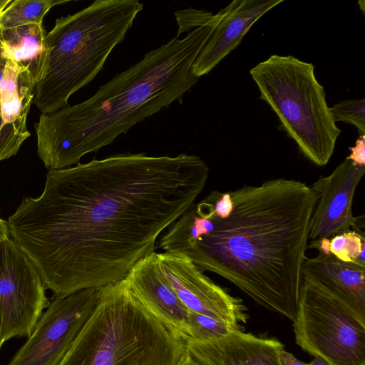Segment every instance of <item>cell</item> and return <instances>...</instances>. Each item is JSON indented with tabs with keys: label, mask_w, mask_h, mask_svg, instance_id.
<instances>
[{
	"label": "cell",
	"mask_w": 365,
	"mask_h": 365,
	"mask_svg": "<svg viewBox=\"0 0 365 365\" xmlns=\"http://www.w3.org/2000/svg\"><path fill=\"white\" fill-rule=\"evenodd\" d=\"M195 155L115 154L48 170L38 197L9 217L10 236L56 297L125 278L202 192Z\"/></svg>",
	"instance_id": "1"
},
{
	"label": "cell",
	"mask_w": 365,
	"mask_h": 365,
	"mask_svg": "<svg viewBox=\"0 0 365 365\" xmlns=\"http://www.w3.org/2000/svg\"><path fill=\"white\" fill-rule=\"evenodd\" d=\"M230 193V214L219 217L213 212L212 231L179 253L293 322L317 196L305 183L284 178Z\"/></svg>",
	"instance_id": "2"
},
{
	"label": "cell",
	"mask_w": 365,
	"mask_h": 365,
	"mask_svg": "<svg viewBox=\"0 0 365 365\" xmlns=\"http://www.w3.org/2000/svg\"><path fill=\"white\" fill-rule=\"evenodd\" d=\"M217 12L183 38L176 36L116 74L88 100L41 114L37 153L48 170L78 163L146 118L180 100L198 81L192 65L221 19Z\"/></svg>",
	"instance_id": "3"
},
{
	"label": "cell",
	"mask_w": 365,
	"mask_h": 365,
	"mask_svg": "<svg viewBox=\"0 0 365 365\" xmlns=\"http://www.w3.org/2000/svg\"><path fill=\"white\" fill-rule=\"evenodd\" d=\"M143 8L138 0H96L56 19L46 34V55L33 100L42 114L66 107L69 98L96 76Z\"/></svg>",
	"instance_id": "4"
},
{
	"label": "cell",
	"mask_w": 365,
	"mask_h": 365,
	"mask_svg": "<svg viewBox=\"0 0 365 365\" xmlns=\"http://www.w3.org/2000/svg\"><path fill=\"white\" fill-rule=\"evenodd\" d=\"M185 342L145 309L124 279L98 301L59 365H178Z\"/></svg>",
	"instance_id": "5"
},
{
	"label": "cell",
	"mask_w": 365,
	"mask_h": 365,
	"mask_svg": "<svg viewBox=\"0 0 365 365\" xmlns=\"http://www.w3.org/2000/svg\"><path fill=\"white\" fill-rule=\"evenodd\" d=\"M260 98L276 113L281 126L314 164H327L341 130L326 101L314 66L292 56L272 55L251 68Z\"/></svg>",
	"instance_id": "6"
},
{
	"label": "cell",
	"mask_w": 365,
	"mask_h": 365,
	"mask_svg": "<svg viewBox=\"0 0 365 365\" xmlns=\"http://www.w3.org/2000/svg\"><path fill=\"white\" fill-rule=\"evenodd\" d=\"M295 341L331 365H365V320L322 286L302 278Z\"/></svg>",
	"instance_id": "7"
},
{
	"label": "cell",
	"mask_w": 365,
	"mask_h": 365,
	"mask_svg": "<svg viewBox=\"0 0 365 365\" xmlns=\"http://www.w3.org/2000/svg\"><path fill=\"white\" fill-rule=\"evenodd\" d=\"M46 287L29 257L9 237L0 243V327L4 342L29 336L48 305Z\"/></svg>",
	"instance_id": "8"
},
{
	"label": "cell",
	"mask_w": 365,
	"mask_h": 365,
	"mask_svg": "<svg viewBox=\"0 0 365 365\" xmlns=\"http://www.w3.org/2000/svg\"><path fill=\"white\" fill-rule=\"evenodd\" d=\"M100 288L56 297L9 365H59L93 312Z\"/></svg>",
	"instance_id": "9"
},
{
	"label": "cell",
	"mask_w": 365,
	"mask_h": 365,
	"mask_svg": "<svg viewBox=\"0 0 365 365\" xmlns=\"http://www.w3.org/2000/svg\"><path fill=\"white\" fill-rule=\"evenodd\" d=\"M158 257L163 272L188 311L241 329L240 324L248 319L241 299L213 282L188 257L169 252Z\"/></svg>",
	"instance_id": "10"
},
{
	"label": "cell",
	"mask_w": 365,
	"mask_h": 365,
	"mask_svg": "<svg viewBox=\"0 0 365 365\" xmlns=\"http://www.w3.org/2000/svg\"><path fill=\"white\" fill-rule=\"evenodd\" d=\"M365 165L345 159L333 172L319 178L310 187L317 196L309 223V239L331 238L352 230L357 217L352 202Z\"/></svg>",
	"instance_id": "11"
},
{
	"label": "cell",
	"mask_w": 365,
	"mask_h": 365,
	"mask_svg": "<svg viewBox=\"0 0 365 365\" xmlns=\"http://www.w3.org/2000/svg\"><path fill=\"white\" fill-rule=\"evenodd\" d=\"M138 302L183 341L188 336L189 311L178 298L154 252L139 260L124 279Z\"/></svg>",
	"instance_id": "12"
},
{
	"label": "cell",
	"mask_w": 365,
	"mask_h": 365,
	"mask_svg": "<svg viewBox=\"0 0 365 365\" xmlns=\"http://www.w3.org/2000/svg\"><path fill=\"white\" fill-rule=\"evenodd\" d=\"M36 85L14 63L0 58V161L15 155L30 136L26 120Z\"/></svg>",
	"instance_id": "13"
},
{
	"label": "cell",
	"mask_w": 365,
	"mask_h": 365,
	"mask_svg": "<svg viewBox=\"0 0 365 365\" xmlns=\"http://www.w3.org/2000/svg\"><path fill=\"white\" fill-rule=\"evenodd\" d=\"M185 351L198 365H282L284 345L277 339L235 329L209 341H184Z\"/></svg>",
	"instance_id": "14"
},
{
	"label": "cell",
	"mask_w": 365,
	"mask_h": 365,
	"mask_svg": "<svg viewBox=\"0 0 365 365\" xmlns=\"http://www.w3.org/2000/svg\"><path fill=\"white\" fill-rule=\"evenodd\" d=\"M283 0H234L220 10L222 17L192 65L200 78L208 73L242 41L252 25Z\"/></svg>",
	"instance_id": "15"
},
{
	"label": "cell",
	"mask_w": 365,
	"mask_h": 365,
	"mask_svg": "<svg viewBox=\"0 0 365 365\" xmlns=\"http://www.w3.org/2000/svg\"><path fill=\"white\" fill-rule=\"evenodd\" d=\"M302 278L317 283L365 320V266L343 262L330 253L305 257Z\"/></svg>",
	"instance_id": "16"
},
{
	"label": "cell",
	"mask_w": 365,
	"mask_h": 365,
	"mask_svg": "<svg viewBox=\"0 0 365 365\" xmlns=\"http://www.w3.org/2000/svg\"><path fill=\"white\" fill-rule=\"evenodd\" d=\"M42 24H26L0 30V58L11 61L37 83L46 55Z\"/></svg>",
	"instance_id": "17"
},
{
	"label": "cell",
	"mask_w": 365,
	"mask_h": 365,
	"mask_svg": "<svg viewBox=\"0 0 365 365\" xmlns=\"http://www.w3.org/2000/svg\"><path fill=\"white\" fill-rule=\"evenodd\" d=\"M69 0H12L0 15V30L26 24H42L48 11Z\"/></svg>",
	"instance_id": "18"
},
{
	"label": "cell",
	"mask_w": 365,
	"mask_h": 365,
	"mask_svg": "<svg viewBox=\"0 0 365 365\" xmlns=\"http://www.w3.org/2000/svg\"><path fill=\"white\" fill-rule=\"evenodd\" d=\"M330 253L339 259L365 266V234L349 230L329 238L311 242L307 248Z\"/></svg>",
	"instance_id": "19"
},
{
	"label": "cell",
	"mask_w": 365,
	"mask_h": 365,
	"mask_svg": "<svg viewBox=\"0 0 365 365\" xmlns=\"http://www.w3.org/2000/svg\"><path fill=\"white\" fill-rule=\"evenodd\" d=\"M235 329H237L205 315L189 311L188 336L185 341L191 339L205 341L215 339L227 335Z\"/></svg>",
	"instance_id": "20"
},
{
	"label": "cell",
	"mask_w": 365,
	"mask_h": 365,
	"mask_svg": "<svg viewBox=\"0 0 365 365\" xmlns=\"http://www.w3.org/2000/svg\"><path fill=\"white\" fill-rule=\"evenodd\" d=\"M334 121L349 123L365 135V99H347L329 108Z\"/></svg>",
	"instance_id": "21"
},
{
	"label": "cell",
	"mask_w": 365,
	"mask_h": 365,
	"mask_svg": "<svg viewBox=\"0 0 365 365\" xmlns=\"http://www.w3.org/2000/svg\"><path fill=\"white\" fill-rule=\"evenodd\" d=\"M350 150L351 153L346 159L357 165H365V135H359Z\"/></svg>",
	"instance_id": "22"
},
{
	"label": "cell",
	"mask_w": 365,
	"mask_h": 365,
	"mask_svg": "<svg viewBox=\"0 0 365 365\" xmlns=\"http://www.w3.org/2000/svg\"><path fill=\"white\" fill-rule=\"evenodd\" d=\"M279 360L282 365H307L299 359L294 356L287 351L284 349H282L279 353Z\"/></svg>",
	"instance_id": "23"
},
{
	"label": "cell",
	"mask_w": 365,
	"mask_h": 365,
	"mask_svg": "<svg viewBox=\"0 0 365 365\" xmlns=\"http://www.w3.org/2000/svg\"><path fill=\"white\" fill-rule=\"evenodd\" d=\"M10 237V231L8 222L0 217V243Z\"/></svg>",
	"instance_id": "24"
},
{
	"label": "cell",
	"mask_w": 365,
	"mask_h": 365,
	"mask_svg": "<svg viewBox=\"0 0 365 365\" xmlns=\"http://www.w3.org/2000/svg\"><path fill=\"white\" fill-rule=\"evenodd\" d=\"M178 365H198L185 352L182 357Z\"/></svg>",
	"instance_id": "25"
},
{
	"label": "cell",
	"mask_w": 365,
	"mask_h": 365,
	"mask_svg": "<svg viewBox=\"0 0 365 365\" xmlns=\"http://www.w3.org/2000/svg\"><path fill=\"white\" fill-rule=\"evenodd\" d=\"M307 365H331V364L321 357L314 356V359L310 363L307 364Z\"/></svg>",
	"instance_id": "26"
},
{
	"label": "cell",
	"mask_w": 365,
	"mask_h": 365,
	"mask_svg": "<svg viewBox=\"0 0 365 365\" xmlns=\"http://www.w3.org/2000/svg\"><path fill=\"white\" fill-rule=\"evenodd\" d=\"M12 0H0V15Z\"/></svg>",
	"instance_id": "27"
},
{
	"label": "cell",
	"mask_w": 365,
	"mask_h": 365,
	"mask_svg": "<svg viewBox=\"0 0 365 365\" xmlns=\"http://www.w3.org/2000/svg\"><path fill=\"white\" fill-rule=\"evenodd\" d=\"M358 4L359 5V8L361 10L362 13L364 14L365 11V1L364 0H361L358 1Z\"/></svg>",
	"instance_id": "28"
},
{
	"label": "cell",
	"mask_w": 365,
	"mask_h": 365,
	"mask_svg": "<svg viewBox=\"0 0 365 365\" xmlns=\"http://www.w3.org/2000/svg\"><path fill=\"white\" fill-rule=\"evenodd\" d=\"M3 343H4V341H3L2 339H1V327H0V349H1V346H2V344H3Z\"/></svg>",
	"instance_id": "29"
}]
</instances>
